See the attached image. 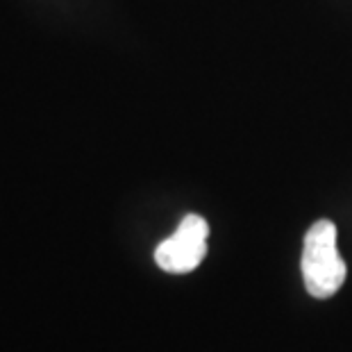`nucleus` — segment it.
I'll list each match as a JSON object with an SVG mask.
<instances>
[{
    "label": "nucleus",
    "instance_id": "f03ea898",
    "mask_svg": "<svg viewBox=\"0 0 352 352\" xmlns=\"http://www.w3.org/2000/svg\"><path fill=\"white\" fill-rule=\"evenodd\" d=\"M209 226L198 214H186L175 234L162 241L155 250V261L166 273H191L207 254Z\"/></svg>",
    "mask_w": 352,
    "mask_h": 352
},
{
    "label": "nucleus",
    "instance_id": "f257e3e1",
    "mask_svg": "<svg viewBox=\"0 0 352 352\" xmlns=\"http://www.w3.org/2000/svg\"><path fill=\"white\" fill-rule=\"evenodd\" d=\"M348 275L346 261L336 248V226L332 221H316L305 234L302 277L309 296L325 300L343 287Z\"/></svg>",
    "mask_w": 352,
    "mask_h": 352
}]
</instances>
